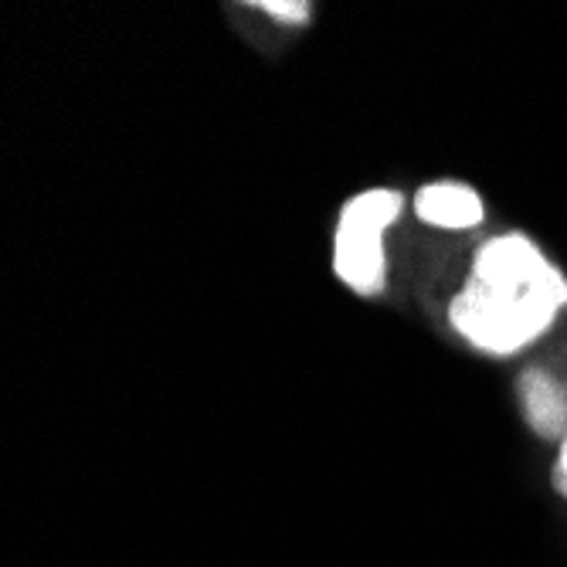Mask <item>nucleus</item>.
Wrapping results in <instances>:
<instances>
[{
	"instance_id": "f03ea898",
	"label": "nucleus",
	"mask_w": 567,
	"mask_h": 567,
	"mask_svg": "<svg viewBox=\"0 0 567 567\" xmlns=\"http://www.w3.org/2000/svg\"><path fill=\"white\" fill-rule=\"evenodd\" d=\"M408 197L398 187H364L350 194L333 225V276L357 299H378L388 289V231L404 215Z\"/></svg>"
},
{
	"instance_id": "423d86ee",
	"label": "nucleus",
	"mask_w": 567,
	"mask_h": 567,
	"mask_svg": "<svg viewBox=\"0 0 567 567\" xmlns=\"http://www.w3.org/2000/svg\"><path fill=\"white\" fill-rule=\"evenodd\" d=\"M550 483L554 489L567 499V435L557 442V455H554V470H550Z\"/></svg>"
},
{
	"instance_id": "39448f33",
	"label": "nucleus",
	"mask_w": 567,
	"mask_h": 567,
	"mask_svg": "<svg viewBox=\"0 0 567 567\" xmlns=\"http://www.w3.org/2000/svg\"><path fill=\"white\" fill-rule=\"evenodd\" d=\"M248 8L262 11L269 21L286 24V28H302L313 18V4H309V0H255Z\"/></svg>"
},
{
	"instance_id": "20e7f679",
	"label": "nucleus",
	"mask_w": 567,
	"mask_h": 567,
	"mask_svg": "<svg viewBox=\"0 0 567 567\" xmlns=\"http://www.w3.org/2000/svg\"><path fill=\"white\" fill-rule=\"evenodd\" d=\"M517 388H520V404H524L527 425L537 435L560 442L567 435V394H564V388L537 368L524 371Z\"/></svg>"
},
{
	"instance_id": "7ed1b4c3",
	"label": "nucleus",
	"mask_w": 567,
	"mask_h": 567,
	"mask_svg": "<svg viewBox=\"0 0 567 567\" xmlns=\"http://www.w3.org/2000/svg\"><path fill=\"white\" fill-rule=\"evenodd\" d=\"M411 208L435 231H473L486 221V197L466 181H429L411 197Z\"/></svg>"
},
{
	"instance_id": "f257e3e1",
	"label": "nucleus",
	"mask_w": 567,
	"mask_h": 567,
	"mask_svg": "<svg viewBox=\"0 0 567 567\" xmlns=\"http://www.w3.org/2000/svg\"><path fill=\"white\" fill-rule=\"evenodd\" d=\"M567 309V272L527 231L489 235L449 302V327L486 357L540 343Z\"/></svg>"
}]
</instances>
